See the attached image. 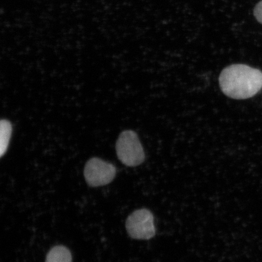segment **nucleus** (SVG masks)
I'll use <instances>...</instances> for the list:
<instances>
[{
	"mask_svg": "<svg viewBox=\"0 0 262 262\" xmlns=\"http://www.w3.org/2000/svg\"><path fill=\"white\" fill-rule=\"evenodd\" d=\"M126 228L130 237L137 240H149L156 235L155 218L147 209L134 211L127 217Z\"/></svg>",
	"mask_w": 262,
	"mask_h": 262,
	"instance_id": "obj_3",
	"label": "nucleus"
},
{
	"mask_svg": "<svg viewBox=\"0 0 262 262\" xmlns=\"http://www.w3.org/2000/svg\"><path fill=\"white\" fill-rule=\"evenodd\" d=\"M45 262H73L71 251L63 245L55 246L48 252Z\"/></svg>",
	"mask_w": 262,
	"mask_h": 262,
	"instance_id": "obj_5",
	"label": "nucleus"
},
{
	"mask_svg": "<svg viewBox=\"0 0 262 262\" xmlns=\"http://www.w3.org/2000/svg\"><path fill=\"white\" fill-rule=\"evenodd\" d=\"M253 14L254 17L257 19L258 23L262 24V0L258 2L256 5H255Z\"/></svg>",
	"mask_w": 262,
	"mask_h": 262,
	"instance_id": "obj_7",
	"label": "nucleus"
},
{
	"mask_svg": "<svg viewBox=\"0 0 262 262\" xmlns=\"http://www.w3.org/2000/svg\"><path fill=\"white\" fill-rule=\"evenodd\" d=\"M116 151L120 162L127 166H137L145 159V154L137 134L133 130H124L116 143Z\"/></svg>",
	"mask_w": 262,
	"mask_h": 262,
	"instance_id": "obj_2",
	"label": "nucleus"
},
{
	"mask_svg": "<svg viewBox=\"0 0 262 262\" xmlns=\"http://www.w3.org/2000/svg\"><path fill=\"white\" fill-rule=\"evenodd\" d=\"M12 127L7 120H2L0 122V155L4 156L7 151L9 141L11 139Z\"/></svg>",
	"mask_w": 262,
	"mask_h": 262,
	"instance_id": "obj_6",
	"label": "nucleus"
},
{
	"mask_svg": "<svg viewBox=\"0 0 262 262\" xmlns=\"http://www.w3.org/2000/svg\"><path fill=\"white\" fill-rule=\"evenodd\" d=\"M116 175V168L113 164L94 157L85 165L84 176L88 185L98 187L109 184Z\"/></svg>",
	"mask_w": 262,
	"mask_h": 262,
	"instance_id": "obj_4",
	"label": "nucleus"
},
{
	"mask_svg": "<svg viewBox=\"0 0 262 262\" xmlns=\"http://www.w3.org/2000/svg\"><path fill=\"white\" fill-rule=\"evenodd\" d=\"M219 84L226 96L234 99H247L261 90L262 72L246 64H232L222 71Z\"/></svg>",
	"mask_w": 262,
	"mask_h": 262,
	"instance_id": "obj_1",
	"label": "nucleus"
}]
</instances>
